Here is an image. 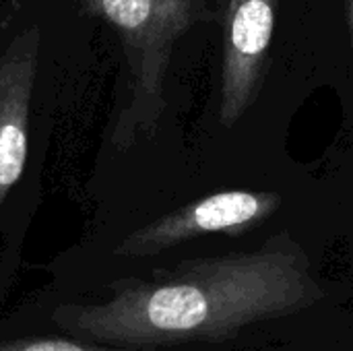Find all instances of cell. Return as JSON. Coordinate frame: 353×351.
Wrapping results in <instances>:
<instances>
[{
	"mask_svg": "<svg viewBox=\"0 0 353 351\" xmlns=\"http://www.w3.org/2000/svg\"><path fill=\"white\" fill-rule=\"evenodd\" d=\"M279 0H230L223 12L219 122L234 126L259 99Z\"/></svg>",
	"mask_w": 353,
	"mask_h": 351,
	"instance_id": "cell-5",
	"label": "cell"
},
{
	"mask_svg": "<svg viewBox=\"0 0 353 351\" xmlns=\"http://www.w3.org/2000/svg\"><path fill=\"white\" fill-rule=\"evenodd\" d=\"M345 4H347V27H350V41L353 50V0H345Z\"/></svg>",
	"mask_w": 353,
	"mask_h": 351,
	"instance_id": "cell-7",
	"label": "cell"
},
{
	"mask_svg": "<svg viewBox=\"0 0 353 351\" xmlns=\"http://www.w3.org/2000/svg\"><path fill=\"white\" fill-rule=\"evenodd\" d=\"M279 205L281 197L277 192H215L134 230L114 252L124 259H147L211 234L242 236L267 221Z\"/></svg>",
	"mask_w": 353,
	"mask_h": 351,
	"instance_id": "cell-4",
	"label": "cell"
},
{
	"mask_svg": "<svg viewBox=\"0 0 353 351\" xmlns=\"http://www.w3.org/2000/svg\"><path fill=\"white\" fill-rule=\"evenodd\" d=\"M97 304H62L52 323L77 341L147 350L223 341L252 323L292 317L323 300L304 248L279 232L246 252L192 259L145 279L110 283Z\"/></svg>",
	"mask_w": 353,
	"mask_h": 351,
	"instance_id": "cell-1",
	"label": "cell"
},
{
	"mask_svg": "<svg viewBox=\"0 0 353 351\" xmlns=\"http://www.w3.org/2000/svg\"><path fill=\"white\" fill-rule=\"evenodd\" d=\"M0 351H134L99 345V343H85L77 339H62V337H23V339H4L0 341Z\"/></svg>",
	"mask_w": 353,
	"mask_h": 351,
	"instance_id": "cell-6",
	"label": "cell"
},
{
	"mask_svg": "<svg viewBox=\"0 0 353 351\" xmlns=\"http://www.w3.org/2000/svg\"><path fill=\"white\" fill-rule=\"evenodd\" d=\"M37 33H21L0 54V250L19 252L17 221L31 215L33 89Z\"/></svg>",
	"mask_w": 353,
	"mask_h": 351,
	"instance_id": "cell-3",
	"label": "cell"
},
{
	"mask_svg": "<svg viewBox=\"0 0 353 351\" xmlns=\"http://www.w3.org/2000/svg\"><path fill=\"white\" fill-rule=\"evenodd\" d=\"M89 10L118 33L128 101L118 122V139L151 134L165 108L163 83L174 46L199 23L215 17L211 0H87Z\"/></svg>",
	"mask_w": 353,
	"mask_h": 351,
	"instance_id": "cell-2",
	"label": "cell"
}]
</instances>
